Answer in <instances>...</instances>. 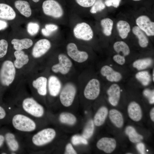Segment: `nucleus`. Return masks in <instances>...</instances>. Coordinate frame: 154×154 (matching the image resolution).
<instances>
[{
  "instance_id": "4",
  "label": "nucleus",
  "mask_w": 154,
  "mask_h": 154,
  "mask_svg": "<svg viewBox=\"0 0 154 154\" xmlns=\"http://www.w3.org/2000/svg\"><path fill=\"white\" fill-rule=\"evenodd\" d=\"M56 132L53 129H45L34 135L32 138V141L36 146H42L50 142L54 138Z\"/></svg>"
},
{
  "instance_id": "38",
  "label": "nucleus",
  "mask_w": 154,
  "mask_h": 154,
  "mask_svg": "<svg viewBox=\"0 0 154 154\" xmlns=\"http://www.w3.org/2000/svg\"><path fill=\"white\" fill-rule=\"evenodd\" d=\"M72 143L74 145H76L79 144H87L88 142L86 139L82 136L78 135L73 136L71 139Z\"/></svg>"
},
{
  "instance_id": "14",
  "label": "nucleus",
  "mask_w": 154,
  "mask_h": 154,
  "mask_svg": "<svg viewBox=\"0 0 154 154\" xmlns=\"http://www.w3.org/2000/svg\"><path fill=\"white\" fill-rule=\"evenodd\" d=\"M96 146L99 149L106 153H112L116 148V142L114 138L104 137L98 141Z\"/></svg>"
},
{
  "instance_id": "22",
  "label": "nucleus",
  "mask_w": 154,
  "mask_h": 154,
  "mask_svg": "<svg viewBox=\"0 0 154 154\" xmlns=\"http://www.w3.org/2000/svg\"><path fill=\"white\" fill-rule=\"evenodd\" d=\"M109 119L111 122L117 127H121L123 124V119L122 114L115 109L111 110L109 112Z\"/></svg>"
},
{
  "instance_id": "5",
  "label": "nucleus",
  "mask_w": 154,
  "mask_h": 154,
  "mask_svg": "<svg viewBox=\"0 0 154 154\" xmlns=\"http://www.w3.org/2000/svg\"><path fill=\"white\" fill-rule=\"evenodd\" d=\"M76 93V87L74 84L70 82L66 84L60 95L61 104L65 107L70 106L73 102Z\"/></svg>"
},
{
  "instance_id": "12",
  "label": "nucleus",
  "mask_w": 154,
  "mask_h": 154,
  "mask_svg": "<svg viewBox=\"0 0 154 154\" xmlns=\"http://www.w3.org/2000/svg\"><path fill=\"white\" fill-rule=\"evenodd\" d=\"M51 46V43L48 40L40 39L35 43L33 48L32 56L35 58H39L47 52Z\"/></svg>"
},
{
  "instance_id": "10",
  "label": "nucleus",
  "mask_w": 154,
  "mask_h": 154,
  "mask_svg": "<svg viewBox=\"0 0 154 154\" xmlns=\"http://www.w3.org/2000/svg\"><path fill=\"white\" fill-rule=\"evenodd\" d=\"M68 55L72 59L78 63L86 61L88 58V53L84 51L79 50L76 45L73 42L68 43L66 46Z\"/></svg>"
},
{
  "instance_id": "1",
  "label": "nucleus",
  "mask_w": 154,
  "mask_h": 154,
  "mask_svg": "<svg viewBox=\"0 0 154 154\" xmlns=\"http://www.w3.org/2000/svg\"><path fill=\"white\" fill-rule=\"evenodd\" d=\"M16 73L15 66L13 62L6 60L0 68V83L3 86H7L13 81Z\"/></svg>"
},
{
  "instance_id": "2",
  "label": "nucleus",
  "mask_w": 154,
  "mask_h": 154,
  "mask_svg": "<svg viewBox=\"0 0 154 154\" xmlns=\"http://www.w3.org/2000/svg\"><path fill=\"white\" fill-rule=\"evenodd\" d=\"M14 127L19 131L30 132L35 130L36 127L35 122L31 119L25 115L17 114L12 119Z\"/></svg>"
},
{
  "instance_id": "34",
  "label": "nucleus",
  "mask_w": 154,
  "mask_h": 154,
  "mask_svg": "<svg viewBox=\"0 0 154 154\" xmlns=\"http://www.w3.org/2000/svg\"><path fill=\"white\" fill-rule=\"evenodd\" d=\"M94 129V124L92 119L89 120L85 126L83 133L82 136L85 139H88L92 135Z\"/></svg>"
},
{
  "instance_id": "48",
  "label": "nucleus",
  "mask_w": 154,
  "mask_h": 154,
  "mask_svg": "<svg viewBox=\"0 0 154 154\" xmlns=\"http://www.w3.org/2000/svg\"><path fill=\"white\" fill-rule=\"evenodd\" d=\"M150 117L151 120L154 121V108L153 107L151 110L150 112Z\"/></svg>"
},
{
  "instance_id": "40",
  "label": "nucleus",
  "mask_w": 154,
  "mask_h": 154,
  "mask_svg": "<svg viewBox=\"0 0 154 154\" xmlns=\"http://www.w3.org/2000/svg\"><path fill=\"white\" fill-rule=\"evenodd\" d=\"M143 94L144 96L147 98L149 102L151 104L154 103V91L149 89H145L143 91Z\"/></svg>"
},
{
  "instance_id": "51",
  "label": "nucleus",
  "mask_w": 154,
  "mask_h": 154,
  "mask_svg": "<svg viewBox=\"0 0 154 154\" xmlns=\"http://www.w3.org/2000/svg\"><path fill=\"white\" fill-rule=\"evenodd\" d=\"M154 70H153V74H152V76H153V81H154Z\"/></svg>"
},
{
  "instance_id": "9",
  "label": "nucleus",
  "mask_w": 154,
  "mask_h": 154,
  "mask_svg": "<svg viewBox=\"0 0 154 154\" xmlns=\"http://www.w3.org/2000/svg\"><path fill=\"white\" fill-rule=\"evenodd\" d=\"M100 90L99 81L96 78L90 80L86 86L84 91L85 97L90 100H94L99 95Z\"/></svg>"
},
{
  "instance_id": "24",
  "label": "nucleus",
  "mask_w": 154,
  "mask_h": 154,
  "mask_svg": "<svg viewBox=\"0 0 154 154\" xmlns=\"http://www.w3.org/2000/svg\"><path fill=\"white\" fill-rule=\"evenodd\" d=\"M108 113V108L102 106L98 110L95 114L94 119V124L96 126L102 125L104 123Z\"/></svg>"
},
{
  "instance_id": "31",
  "label": "nucleus",
  "mask_w": 154,
  "mask_h": 154,
  "mask_svg": "<svg viewBox=\"0 0 154 154\" xmlns=\"http://www.w3.org/2000/svg\"><path fill=\"white\" fill-rule=\"evenodd\" d=\"M113 22L109 18H106L102 19L101 25L103 28V32L107 36H110L112 33Z\"/></svg>"
},
{
  "instance_id": "32",
  "label": "nucleus",
  "mask_w": 154,
  "mask_h": 154,
  "mask_svg": "<svg viewBox=\"0 0 154 154\" xmlns=\"http://www.w3.org/2000/svg\"><path fill=\"white\" fill-rule=\"evenodd\" d=\"M59 120L62 123L70 125L74 124L76 121V118L72 114L63 112L60 116Z\"/></svg>"
},
{
  "instance_id": "8",
  "label": "nucleus",
  "mask_w": 154,
  "mask_h": 154,
  "mask_svg": "<svg viewBox=\"0 0 154 154\" xmlns=\"http://www.w3.org/2000/svg\"><path fill=\"white\" fill-rule=\"evenodd\" d=\"M58 63L53 65L52 70L54 72H59L65 75L68 74L72 66V63L70 59L65 55L59 54L58 56Z\"/></svg>"
},
{
  "instance_id": "3",
  "label": "nucleus",
  "mask_w": 154,
  "mask_h": 154,
  "mask_svg": "<svg viewBox=\"0 0 154 154\" xmlns=\"http://www.w3.org/2000/svg\"><path fill=\"white\" fill-rule=\"evenodd\" d=\"M42 8L45 14L55 18H60L63 14V11L61 6L54 0L44 1L42 3Z\"/></svg>"
},
{
  "instance_id": "15",
  "label": "nucleus",
  "mask_w": 154,
  "mask_h": 154,
  "mask_svg": "<svg viewBox=\"0 0 154 154\" xmlns=\"http://www.w3.org/2000/svg\"><path fill=\"white\" fill-rule=\"evenodd\" d=\"M108 100L110 104L113 106L118 104L121 96V89L119 86L116 84H112L107 90Z\"/></svg>"
},
{
  "instance_id": "11",
  "label": "nucleus",
  "mask_w": 154,
  "mask_h": 154,
  "mask_svg": "<svg viewBox=\"0 0 154 154\" xmlns=\"http://www.w3.org/2000/svg\"><path fill=\"white\" fill-rule=\"evenodd\" d=\"M137 26L148 36L154 35V23L151 21L147 16L142 15L136 19Z\"/></svg>"
},
{
  "instance_id": "27",
  "label": "nucleus",
  "mask_w": 154,
  "mask_h": 154,
  "mask_svg": "<svg viewBox=\"0 0 154 154\" xmlns=\"http://www.w3.org/2000/svg\"><path fill=\"white\" fill-rule=\"evenodd\" d=\"M117 28L120 37L122 39L126 38L130 31V26L126 21L120 20L117 24Z\"/></svg>"
},
{
  "instance_id": "16",
  "label": "nucleus",
  "mask_w": 154,
  "mask_h": 154,
  "mask_svg": "<svg viewBox=\"0 0 154 154\" xmlns=\"http://www.w3.org/2000/svg\"><path fill=\"white\" fill-rule=\"evenodd\" d=\"M127 113L129 117L135 121H138L141 119L142 111L139 104L135 101H132L127 107Z\"/></svg>"
},
{
  "instance_id": "36",
  "label": "nucleus",
  "mask_w": 154,
  "mask_h": 154,
  "mask_svg": "<svg viewBox=\"0 0 154 154\" xmlns=\"http://www.w3.org/2000/svg\"><path fill=\"white\" fill-rule=\"evenodd\" d=\"M8 44L7 40L4 38L0 39V58L4 57L7 54Z\"/></svg>"
},
{
  "instance_id": "52",
  "label": "nucleus",
  "mask_w": 154,
  "mask_h": 154,
  "mask_svg": "<svg viewBox=\"0 0 154 154\" xmlns=\"http://www.w3.org/2000/svg\"><path fill=\"white\" fill-rule=\"evenodd\" d=\"M133 0L136 1H139L141 0Z\"/></svg>"
},
{
  "instance_id": "23",
  "label": "nucleus",
  "mask_w": 154,
  "mask_h": 154,
  "mask_svg": "<svg viewBox=\"0 0 154 154\" xmlns=\"http://www.w3.org/2000/svg\"><path fill=\"white\" fill-rule=\"evenodd\" d=\"M11 42L13 45V48L16 50H22L28 49L33 44V41L28 38L21 39L14 38L12 40Z\"/></svg>"
},
{
  "instance_id": "13",
  "label": "nucleus",
  "mask_w": 154,
  "mask_h": 154,
  "mask_svg": "<svg viewBox=\"0 0 154 154\" xmlns=\"http://www.w3.org/2000/svg\"><path fill=\"white\" fill-rule=\"evenodd\" d=\"M100 73L108 81L112 82H117L120 81L122 77L119 72L115 70L110 66L106 65L101 69Z\"/></svg>"
},
{
  "instance_id": "6",
  "label": "nucleus",
  "mask_w": 154,
  "mask_h": 154,
  "mask_svg": "<svg viewBox=\"0 0 154 154\" xmlns=\"http://www.w3.org/2000/svg\"><path fill=\"white\" fill-rule=\"evenodd\" d=\"M24 110L28 114L36 117H42L44 113L43 107L32 98H27L22 103Z\"/></svg>"
},
{
  "instance_id": "42",
  "label": "nucleus",
  "mask_w": 154,
  "mask_h": 154,
  "mask_svg": "<svg viewBox=\"0 0 154 154\" xmlns=\"http://www.w3.org/2000/svg\"><path fill=\"white\" fill-rule=\"evenodd\" d=\"M121 0H106L105 4L108 7L112 6L117 8L119 5Z\"/></svg>"
},
{
  "instance_id": "26",
  "label": "nucleus",
  "mask_w": 154,
  "mask_h": 154,
  "mask_svg": "<svg viewBox=\"0 0 154 154\" xmlns=\"http://www.w3.org/2000/svg\"><path fill=\"white\" fill-rule=\"evenodd\" d=\"M125 133L128 136L130 141L133 143L139 142L143 139V137L138 133L135 128L132 126H127L125 129Z\"/></svg>"
},
{
  "instance_id": "53",
  "label": "nucleus",
  "mask_w": 154,
  "mask_h": 154,
  "mask_svg": "<svg viewBox=\"0 0 154 154\" xmlns=\"http://www.w3.org/2000/svg\"><path fill=\"white\" fill-rule=\"evenodd\" d=\"M127 154H131V153H127Z\"/></svg>"
},
{
  "instance_id": "39",
  "label": "nucleus",
  "mask_w": 154,
  "mask_h": 154,
  "mask_svg": "<svg viewBox=\"0 0 154 154\" xmlns=\"http://www.w3.org/2000/svg\"><path fill=\"white\" fill-rule=\"evenodd\" d=\"M77 3L80 6L88 7L92 6L96 0H75Z\"/></svg>"
},
{
  "instance_id": "28",
  "label": "nucleus",
  "mask_w": 154,
  "mask_h": 154,
  "mask_svg": "<svg viewBox=\"0 0 154 154\" xmlns=\"http://www.w3.org/2000/svg\"><path fill=\"white\" fill-rule=\"evenodd\" d=\"M4 136L5 140L9 148L13 151L17 150L19 148V145L14 135L11 133L8 132Z\"/></svg>"
},
{
  "instance_id": "30",
  "label": "nucleus",
  "mask_w": 154,
  "mask_h": 154,
  "mask_svg": "<svg viewBox=\"0 0 154 154\" xmlns=\"http://www.w3.org/2000/svg\"><path fill=\"white\" fill-rule=\"evenodd\" d=\"M114 50L117 53L122 52L123 56L128 55L130 53L129 48L127 44L123 41H118L115 42L114 44Z\"/></svg>"
},
{
  "instance_id": "7",
  "label": "nucleus",
  "mask_w": 154,
  "mask_h": 154,
  "mask_svg": "<svg viewBox=\"0 0 154 154\" xmlns=\"http://www.w3.org/2000/svg\"><path fill=\"white\" fill-rule=\"evenodd\" d=\"M73 31L74 36L78 39L89 41L93 37V32L91 27L85 22L77 24L74 27Z\"/></svg>"
},
{
  "instance_id": "20",
  "label": "nucleus",
  "mask_w": 154,
  "mask_h": 154,
  "mask_svg": "<svg viewBox=\"0 0 154 154\" xmlns=\"http://www.w3.org/2000/svg\"><path fill=\"white\" fill-rule=\"evenodd\" d=\"M15 60L14 62L15 66L18 69L22 68L27 64L29 61L27 55L22 50H16L14 52Z\"/></svg>"
},
{
  "instance_id": "37",
  "label": "nucleus",
  "mask_w": 154,
  "mask_h": 154,
  "mask_svg": "<svg viewBox=\"0 0 154 154\" xmlns=\"http://www.w3.org/2000/svg\"><path fill=\"white\" fill-rule=\"evenodd\" d=\"M93 5L90 10V12L93 14L101 11L105 7V6L102 0H97Z\"/></svg>"
},
{
  "instance_id": "35",
  "label": "nucleus",
  "mask_w": 154,
  "mask_h": 154,
  "mask_svg": "<svg viewBox=\"0 0 154 154\" xmlns=\"http://www.w3.org/2000/svg\"><path fill=\"white\" fill-rule=\"evenodd\" d=\"M39 28V26L38 24L31 22L28 24L27 30L29 34L31 36H34L37 33Z\"/></svg>"
},
{
  "instance_id": "25",
  "label": "nucleus",
  "mask_w": 154,
  "mask_h": 154,
  "mask_svg": "<svg viewBox=\"0 0 154 154\" xmlns=\"http://www.w3.org/2000/svg\"><path fill=\"white\" fill-rule=\"evenodd\" d=\"M132 32L138 39V42L140 46L145 48L148 45V40L143 31L137 26H134L132 29Z\"/></svg>"
},
{
  "instance_id": "33",
  "label": "nucleus",
  "mask_w": 154,
  "mask_h": 154,
  "mask_svg": "<svg viewBox=\"0 0 154 154\" xmlns=\"http://www.w3.org/2000/svg\"><path fill=\"white\" fill-rule=\"evenodd\" d=\"M135 77L143 85L147 86L149 84L151 80L150 75L147 71H141L137 73Z\"/></svg>"
},
{
  "instance_id": "43",
  "label": "nucleus",
  "mask_w": 154,
  "mask_h": 154,
  "mask_svg": "<svg viewBox=\"0 0 154 154\" xmlns=\"http://www.w3.org/2000/svg\"><path fill=\"white\" fill-rule=\"evenodd\" d=\"M66 154H76V152L74 149L72 145L70 143H68L66 147V150L65 152Z\"/></svg>"
},
{
  "instance_id": "18",
  "label": "nucleus",
  "mask_w": 154,
  "mask_h": 154,
  "mask_svg": "<svg viewBox=\"0 0 154 154\" xmlns=\"http://www.w3.org/2000/svg\"><path fill=\"white\" fill-rule=\"evenodd\" d=\"M48 86L50 94L51 96L55 97L59 93L62 85L60 81L57 77L51 76L48 78Z\"/></svg>"
},
{
  "instance_id": "29",
  "label": "nucleus",
  "mask_w": 154,
  "mask_h": 154,
  "mask_svg": "<svg viewBox=\"0 0 154 154\" xmlns=\"http://www.w3.org/2000/svg\"><path fill=\"white\" fill-rule=\"evenodd\" d=\"M152 60L150 58L140 59L135 61L133 63V67L138 70H142L151 66Z\"/></svg>"
},
{
  "instance_id": "46",
  "label": "nucleus",
  "mask_w": 154,
  "mask_h": 154,
  "mask_svg": "<svg viewBox=\"0 0 154 154\" xmlns=\"http://www.w3.org/2000/svg\"><path fill=\"white\" fill-rule=\"evenodd\" d=\"M137 148L141 153H144V145L143 143H138L137 145Z\"/></svg>"
},
{
  "instance_id": "41",
  "label": "nucleus",
  "mask_w": 154,
  "mask_h": 154,
  "mask_svg": "<svg viewBox=\"0 0 154 154\" xmlns=\"http://www.w3.org/2000/svg\"><path fill=\"white\" fill-rule=\"evenodd\" d=\"M113 59L115 62L120 65H123L125 62V59L124 56L119 54L114 56Z\"/></svg>"
},
{
  "instance_id": "50",
  "label": "nucleus",
  "mask_w": 154,
  "mask_h": 154,
  "mask_svg": "<svg viewBox=\"0 0 154 154\" xmlns=\"http://www.w3.org/2000/svg\"><path fill=\"white\" fill-rule=\"evenodd\" d=\"M33 2L37 3L40 0H32Z\"/></svg>"
},
{
  "instance_id": "49",
  "label": "nucleus",
  "mask_w": 154,
  "mask_h": 154,
  "mask_svg": "<svg viewBox=\"0 0 154 154\" xmlns=\"http://www.w3.org/2000/svg\"><path fill=\"white\" fill-rule=\"evenodd\" d=\"M5 140V136L0 134V147L3 145Z\"/></svg>"
},
{
  "instance_id": "45",
  "label": "nucleus",
  "mask_w": 154,
  "mask_h": 154,
  "mask_svg": "<svg viewBox=\"0 0 154 154\" xmlns=\"http://www.w3.org/2000/svg\"><path fill=\"white\" fill-rule=\"evenodd\" d=\"M7 113L5 110L0 105V120L5 119Z\"/></svg>"
},
{
  "instance_id": "19",
  "label": "nucleus",
  "mask_w": 154,
  "mask_h": 154,
  "mask_svg": "<svg viewBox=\"0 0 154 154\" xmlns=\"http://www.w3.org/2000/svg\"><path fill=\"white\" fill-rule=\"evenodd\" d=\"M47 79L46 77L40 76L33 82L32 85L37 90L39 95L44 96L47 93Z\"/></svg>"
},
{
  "instance_id": "21",
  "label": "nucleus",
  "mask_w": 154,
  "mask_h": 154,
  "mask_svg": "<svg viewBox=\"0 0 154 154\" xmlns=\"http://www.w3.org/2000/svg\"><path fill=\"white\" fill-rule=\"evenodd\" d=\"M14 5L16 8L20 13L27 17H30L31 15V9L29 3L27 1L18 0L16 1Z\"/></svg>"
},
{
  "instance_id": "44",
  "label": "nucleus",
  "mask_w": 154,
  "mask_h": 154,
  "mask_svg": "<svg viewBox=\"0 0 154 154\" xmlns=\"http://www.w3.org/2000/svg\"><path fill=\"white\" fill-rule=\"evenodd\" d=\"M45 27V29L51 32L55 31L58 29L57 26L53 24H46Z\"/></svg>"
},
{
  "instance_id": "47",
  "label": "nucleus",
  "mask_w": 154,
  "mask_h": 154,
  "mask_svg": "<svg viewBox=\"0 0 154 154\" xmlns=\"http://www.w3.org/2000/svg\"><path fill=\"white\" fill-rule=\"evenodd\" d=\"M41 32L42 35L45 36H49L51 34V32L48 31L45 28H43L41 30Z\"/></svg>"
},
{
  "instance_id": "17",
  "label": "nucleus",
  "mask_w": 154,
  "mask_h": 154,
  "mask_svg": "<svg viewBox=\"0 0 154 154\" xmlns=\"http://www.w3.org/2000/svg\"><path fill=\"white\" fill-rule=\"evenodd\" d=\"M16 13L9 5L4 3H0V19L10 21L15 19Z\"/></svg>"
}]
</instances>
